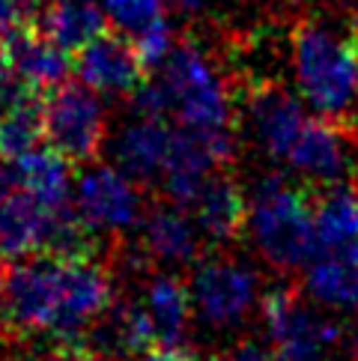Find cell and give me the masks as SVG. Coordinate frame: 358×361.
<instances>
[{"label":"cell","instance_id":"6da1fadb","mask_svg":"<svg viewBox=\"0 0 358 361\" xmlns=\"http://www.w3.org/2000/svg\"><path fill=\"white\" fill-rule=\"evenodd\" d=\"M113 305V281L87 257H24L0 275V322L16 334H57L72 341Z\"/></svg>","mask_w":358,"mask_h":361},{"label":"cell","instance_id":"7a4b0ae2","mask_svg":"<svg viewBox=\"0 0 358 361\" xmlns=\"http://www.w3.org/2000/svg\"><path fill=\"white\" fill-rule=\"evenodd\" d=\"M132 111L144 117H164L185 132L209 137L236 149V96L206 48L195 39H179L159 75L137 87Z\"/></svg>","mask_w":358,"mask_h":361},{"label":"cell","instance_id":"3957f363","mask_svg":"<svg viewBox=\"0 0 358 361\" xmlns=\"http://www.w3.org/2000/svg\"><path fill=\"white\" fill-rule=\"evenodd\" d=\"M290 81L316 117L358 120V33L331 18H302L287 39Z\"/></svg>","mask_w":358,"mask_h":361},{"label":"cell","instance_id":"277c9868","mask_svg":"<svg viewBox=\"0 0 358 361\" xmlns=\"http://www.w3.org/2000/svg\"><path fill=\"white\" fill-rule=\"evenodd\" d=\"M245 230L263 260L280 272L308 266L316 254L314 206L284 176L268 173L254 183Z\"/></svg>","mask_w":358,"mask_h":361},{"label":"cell","instance_id":"5b68a950","mask_svg":"<svg viewBox=\"0 0 358 361\" xmlns=\"http://www.w3.org/2000/svg\"><path fill=\"white\" fill-rule=\"evenodd\" d=\"M42 128L48 147L69 161L96 159L108 140L105 96H99L84 81H66L54 87L42 102Z\"/></svg>","mask_w":358,"mask_h":361},{"label":"cell","instance_id":"8992f818","mask_svg":"<svg viewBox=\"0 0 358 361\" xmlns=\"http://www.w3.org/2000/svg\"><path fill=\"white\" fill-rule=\"evenodd\" d=\"M195 317L209 329H236L248 319L260 299V275L257 269L236 257H209L197 263L188 281Z\"/></svg>","mask_w":358,"mask_h":361},{"label":"cell","instance_id":"52a82bcc","mask_svg":"<svg viewBox=\"0 0 358 361\" xmlns=\"http://www.w3.org/2000/svg\"><path fill=\"white\" fill-rule=\"evenodd\" d=\"M263 329L266 338L287 361H326L340 343V326L316 314L292 287H275L263 295Z\"/></svg>","mask_w":358,"mask_h":361},{"label":"cell","instance_id":"ba28073f","mask_svg":"<svg viewBox=\"0 0 358 361\" xmlns=\"http://www.w3.org/2000/svg\"><path fill=\"white\" fill-rule=\"evenodd\" d=\"M72 209L90 233L117 236L132 230L144 209L137 179H132L120 164H90L75 179Z\"/></svg>","mask_w":358,"mask_h":361},{"label":"cell","instance_id":"9c48e42d","mask_svg":"<svg viewBox=\"0 0 358 361\" xmlns=\"http://www.w3.org/2000/svg\"><path fill=\"white\" fill-rule=\"evenodd\" d=\"M311 108L299 99L296 90L280 84L251 87L242 102V128L268 161L284 164L287 152L311 120Z\"/></svg>","mask_w":358,"mask_h":361},{"label":"cell","instance_id":"30bf717a","mask_svg":"<svg viewBox=\"0 0 358 361\" xmlns=\"http://www.w3.org/2000/svg\"><path fill=\"white\" fill-rule=\"evenodd\" d=\"M284 164L290 173H296L304 183L319 188H335L355 167L352 137L340 123L311 114V120L304 123L296 144L287 152Z\"/></svg>","mask_w":358,"mask_h":361},{"label":"cell","instance_id":"8fae6325","mask_svg":"<svg viewBox=\"0 0 358 361\" xmlns=\"http://www.w3.org/2000/svg\"><path fill=\"white\" fill-rule=\"evenodd\" d=\"M179 140V126L164 117H135L113 135V164L137 183H161L171 171L173 152Z\"/></svg>","mask_w":358,"mask_h":361},{"label":"cell","instance_id":"7c38bea8","mask_svg":"<svg viewBox=\"0 0 358 361\" xmlns=\"http://www.w3.org/2000/svg\"><path fill=\"white\" fill-rule=\"evenodd\" d=\"M69 209H54V206L33 197L30 191L16 185L0 200V254L9 260H24L39 251H51L60 224L66 221Z\"/></svg>","mask_w":358,"mask_h":361},{"label":"cell","instance_id":"4fadbf2b","mask_svg":"<svg viewBox=\"0 0 358 361\" xmlns=\"http://www.w3.org/2000/svg\"><path fill=\"white\" fill-rule=\"evenodd\" d=\"M144 66L129 36H99L78 51V78L105 99H132L144 84Z\"/></svg>","mask_w":358,"mask_h":361},{"label":"cell","instance_id":"5bb4252c","mask_svg":"<svg viewBox=\"0 0 358 361\" xmlns=\"http://www.w3.org/2000/svg\"><path fill=\"white\" fill-rule=\"evenodd\" d=\"M203 233L185 206L164 203L156 206L140 221V248L147 260L164 266H188L197 260Z\"/></svg>","mask_w":358,"mask_h":361},{"label":"cell","instance_id":"9a60e30c","mask_svg":"<svg viewBox=\"0 0 358 361\" xmlns=\"http://www.w3.org/2000/svg\"><path fill=\"white\" fill-rule=\"evenodd\" d=\"M185 209L195 215L203 239L212 245L233 242L248 221V197L242 195L236 179H230L221 171H215L200 185V191L191 197Z\"/></svg>","mask_w":358,"mask_h":361},{"label":"cell","instance_id":"2e32d148","mask_svg":"<svg viewBox=\"0 0 358 361\" xmlns=\"http://www.w3.org/2000/svg\"><path fill=\"white\" fill-rule=\"evenodd\" d=\"M69 54L72 51L60 48L45 33H16L6 42L4 69L30 90H54L69 78Z\"/></svg>","mask_w":358,"mask_h":361},{"label":"cell","instance_id":"e0dca14e","mask_svg":"<svg viewBox=\"0 0 358 361\" xmlns=\"http://www.w3.org/2000/svg\"><path fill=\"white\" fill-rule=\"evenodd\" d=\"M137 302L149 319L156 346H179L185 341L191 317H195V302H191L188 283L168 272L152 275L144 283V295Z\"/></svg>","mask_w":358,"mask_h":361},{"label":"cell","instance_id":"ac0fdd59","mask_svg":"<svg viewBox=\"0 0 358 361\" xmlns=\"http://www.w3.org/2000/svg\"><path fill=\"white\" fill-rule=\"evenodd\" d=\"M304 293L331 311L358 307V245L338 251H316L304 269Z\"/></svg>","mask_w":358,"mask_h":361},{"label":"cell","instance_id":"d6986e66","mask_svg":"<svg viewBox=\"0 0 358 361\" xmlns=\"http://www.w3.org/2000/svg\"><path fill=\"white\" fill-rule=\"evenodd\" d=\"M12 164H16V179L24 191H30L33 197H39L42 203L54 206V209H69L72 206L75 176L66 156H60L51 147L48 149L33 147L12 159Z\"/></svg>","mask_w":358,"mask_h":361},{"label":"cell","instance_id":"ffe728a7","mask_svg":"<svg viewBox=\"0 0 358 361\" xmlns=\"http://www.w3.org/2000/svg\"><path fill=\"white\" fill-rule=\"evenodd\" d=\"M105 12L96 0H51L39 12V33L66 51H81L105 36Z\"/></svg>","mask_w":358,"mask_h":361},{"label":"cell","instance_id":"44dd1931","mask_svg":"<svg viewBox=\"0 0 358 361\" xmlns=\"http://www.w3.org/2000/svg\"><path fill=\"white\" fill-rule=\"evenodd\" d=\"M316 251H338L358 245V195L350 188H328L314 206Z\"/></svg>","mask_w":358,"mask_h":361},{"label":"cell","instance_id":"7402d4cb","mask_svg":"<svg viewBox=\"0 0 358 361\" xmlns=\"http://www.w3.org/2000/svg\"><path fill=\"white\" fill-rule=\"evenodd\" d=\"M96 4L105 12L108 24H113L123 36L135 39L144 30L168 21L171 0H96Z\"/></svg>","mask_w":358,"mask_h":361},{"label":"cell","instance_id":"603a6c76","mask_svg":"<svg viewBox=\"0 0 358 361\" xmlns=\"http://www.w3.org/2000/svg\"><path fill=\"white\" fill-rule=\"evenodd\" d=\"M36 9L39 0H0V42H9Z\"/></svg>","mask_w":358,"mask_h":361},{"label":"cell","instance_id":"cb8c5ba5","mask_svg":"<svg viewBox=\"0 0 358 361\" xmlns=\"http://www.w3.org/2000/svg\"><path fill=\"white\" fill-rule=\"evenodd\" d=\"M48 361H108L93 343H78V341H66L48 355Z\"/></svg>","mask_w":358,"mask_h":361},{"label":"cell","instance_id":"d4e9b609","mask_svg":"<svg viewBox=\"0 0 358 361\" xmlns=\"http://www.w3.org/2000/svg\"><path fill=\"white\" fill-rule=\"evenodd\" d=\"M230 361H287L284 355H280L272 343L263 346L257 341H245V343H239L233 353L227 355Z\"/></svg>","mask_w":358,"mask_h":361},{"label":"cell","instance_id":"484cf974","mask_svg":"<svg viewBox=\"0 0 358 361\" xmlns=\"http://www.w3.org/2000/svg\"><path fill=\"white\" fill-rule=\"evenodd\" d=\"M221 0H171V6L176 12H183L188 18H200V16H209V12L218 6Z\"/></svg>","mask_w":358,"mask_h":361},{"label":"cell","instance_id":"4316f807","mask_svg":"<svg viewBox=\"0 0 358 361\" xmlns=\"http://www.w3.org/2000/svg\"><path fill=\"white\" fill-rule=\"evenodd\" d=\"M137 361H197V358L188 350H183V346H156V350H149Z\"/></svg>","mask_w":358,"mask_h":361},{"label":"cell","instance_id":"83f0119b","mask_svg":"<svg viewBox=\"0 0 358 361\" xmlns=\"http://www.w3.org/2000/svg\"><path fill=\"white\" fill-rule=\"evenodd\" d=\"M16 185H18V179H16V164H12V159L0 156V200H4Z\"/></svg>","mask_w":358,"mask_h":361},{"label":"cell","instance_id":"f1b7e54d","mask_svg":"<svg viewBox=\"0 0 358 361\" xmlns=\"http://www.w3.org/2000/svg\"><path fill=\"white\" fill-rule=\"evenodd\" d=\"M326 4L340 9V12H352V16H358V0H326Z\"/></svg>","mask_w":358,"mask_h":361},{"label":"cell","instance_id":"f546056e","mask_svg":"<svg viewBox=\"0 0 358 361\" xmlns=\"http://www.w3.org/2000/svg\"><path fill=\"white\" fill-rule=\"evenodd\" d=\"M352 361H358V326L352 331Z\"/></svg>","mask_w":358,"mask_h":361},{"label":"cell","instance_id":"4dcf8cb0","mask_svg":"<svg viewBox=\"0 0 358 361\" xmlns=\"http://www.w3.org/2000/svg\"><path fill=\"white\" fill-rule=\"evenodd\" d=\"M209 361H230V358H209Z\"/></svg>","mask_w":358,"mask_h":361}]
</instances>
